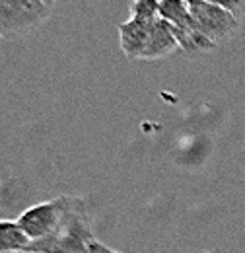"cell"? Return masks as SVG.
Masks as SVG:
<instances>
[{
  "label": "cell",
  "instance_id": "cell-7",
  "mask_svg": "<svg viewBox=\"0 0 245 253\" xmlns=\"http://www.w3.org/2000/svg\"><path fill=\"white\" fill-rule=\"evenodd\" d=\"M160 18L165 20L171 28L183 30V28H193L195 20L191 16L187 0H160Z\"/></svg>",
  "mask_w": 245,
  "mask_h": 253
},
{
  "label": "cell",
  "instance_id": "cell-2",
  "mask_svg": "<svg viewBox=\"0 0 245 253\" xmlns=\"http://www.w3.org/2000/svg\"><path fill=\"white\" fill-rule=\"evenodd\" d=\"M53 8V0H0V39L20 37L39 28Z\"/></svg>",
  "mask_w": 245,
  "mask_h": 253
},
{
  "label": "cell",
  "instance_id": "cell-10",
  "mask_svg": "<svg viewBox=\"0 0 245 253\" xmlns=\"http://www.w3.org/2000/svg\"><path fill=\"white\" fill-rule=\"evenodd\" d=\"M90 253H121V252H115V250H111L109 246H105V244L93 240L92 244H90Z\"/></svg>",
  "mask_w": 245,
  "mask_h": 253
},
{
  "label": "cell",
  "instance_id": "cell-3",
  "mask_svg": "<svg viewBox=\"0 0 245 253\" xmlns=\"http://www.w3.org/2000/svg\"><path fill=\"white\" fill-rule=\"evenodd\" d=\"M189 10L195 20V26L214 45L228 41L240 28V20L230 10L210 4L206 0H189Z\"/></svg>",
  "mask_w": 245,
  "mask_h": 253
},
{
  "label": "cell",
  "instance_id": "cell-6",
  "mask_svg": "<svg viewBox=\"0 0 245 253\" xmlns=\"http://www.w3.org/2000/svg\"><path fill=\"white\" fill-rule=\"evenodd\" d=\"M179 49V43L173 35L171 26L158 18L154 22L152 33H150V41H148V49H146V55H144V61H154V59H163L171 53H175Z\"/></svg>",
  "mask_w": 245,
  "mask_h": 253
},
{
  "label": "cell",
  "instance_id": "cell-4",
  "mask_svg": "<svg viewBox=\"0 0 245 253\" xmlns=\"http://www.w3.org/2000/svg\"><path fill=\"white\" fill-rule=\"evenodd\" d=\"M68 201H70L68 195H61L57 199L33 205L18 216V224L24 230V234L30 238V242L43 240L57 230L68 209Z\"/></svg>",
  "mask_w": 245,
  "mask_h": 253
},
{
  "label": "cell",
  "instance_id": "cell-8",
  "mask_svg": "<svg viewBox=\"0 0 245 253\" xmlns=\"http://www.w3.org/2000/svg\"><path fill=\"white\" fill-rule=\"evenodd\" d=\"M30 244V238L24 234L18 220H0V253L26 252Z\"/></svg>",
  "mask_w": 245,
  "mask_h": 253
},
{
  "label": "cell",
  "instance_id": "cell-1",
  "mask_svg": "<svg viewBox=\"0 0 245 253\" xmlns=\"http://www.w3.org/2000/svg\"><path fill=\"white\" fill-rule=\"evenodd\" d=\"M93 240L86 201L82 197H70L68 209L57 230L37 242H31L26 252L31 253H90Z\"/></svg>",
  "mask_w": 245,
  "mask_h": 253
},
{
  "label": "cell",
  "instance_id": "cell-11",
  "mask_svg": "<svg viewBox=\"0 0 245 253\" xmlns=\"http://www.w3.org/2000/svg\"><path fill=\"white\" fill-rule=\"evenodd\" d=\"M197 253H222V252H218V250H206V252H197Z\"/></svg>",
  "mask_w": 245,
  "mask_h": 253
},
{
  "label": "cell",
  "instance_id": "cell-5",
  "mask_svg": "<svg viewBox=\"0 0 245 253\" xmlns=\"http://www.w3.org/2000/svg\"><path fill=\"white\" fill-rule=\"evenodd\" d=\"M160 16H134V14H130V18L119 26L121 49L126 59H130V61L144 59L154 22Z\"/></svg>",
  "mask_w": 245,
  "mask_h": 253
},
{
  "label": "cell",
  "instance_id": "cell-13",
  "mask_svg": "<svg viewBox=\"0 0 245 253\" xmlns=\"http://www.w3.org/2000/svg\"><path fill=\"white\" fill-rule=\"evenodd\" d=\"M53 2H57V0H53Z\"/></svg>",
  "mask_w": 245,
  "mask_h": 253
},
{
  "label": "cell",
  "instance_id": "cell-9",
  "mask_svg": "<svg viewBox=\"0 0 245 253\" xmlns=\"http://www.w3.org/2000/svg\"><path fill=\"white\" fill-rule=\"evenodd\" d=\"M206 2L216 4V6H222V8L230 10V12L236 14V16H238V12L242 10V0H206Z\"/></svg>",
  "mask_w": 245,
  "mask_h": 253
},
{
  "label": "cell",
  "instance_id": "cell-12",
  "mask_svg": "<svg viewBox=\"0 0 245 253\" xmlns=\"http://www.w3.org/2000/svg\"><path fill=\"white\" fill-rule=\"evenodd\" d=\"M18 253H31V252H18Z\"/></svg>",
  "mask_w": 245,
  "mask_h": 253
}]
</instances>
